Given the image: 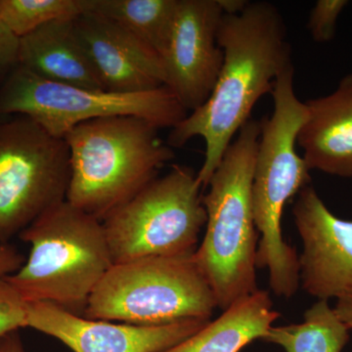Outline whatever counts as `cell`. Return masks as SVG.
<instances>
[{
    "label": "cell",
    "instance_id": "603a6c76",
    "mask_svg": "<svg viewBox=\"0 0 352 352\" xmlns=\"http://www.w3.org/2000/svg\"><path fill=\"white\" fill-rule=\"evenodd\" d=\"M0 352H25L18 331L7 333L0 339Z\"/></svg>",
    "mask_w": 352,
    "mask_h": 352
},
{
    "label": "cell",
    "instance_id": "277c9868",
    "mask_svg": "<svg viewBox=\"0 0 352 352\" xmlns=\"http://www.w3.org/2000/svg\"><path fill=\"white\" fill-rule=\"evenodd\" d=\"M19 237L31 244V252L6 281L25 302L54 303L83 315L92 292L113 264L101 220L65 200Z\"/></svg>",
    "mask_w": 352,
    "mask_h": 352
},
{
    "label": "cell",
    "instance_id": "7402d4cb",
    "mask_svg": "<svg viewBox=\"0 0 352 352\" xmlns=\"http://www.w3.org/2000/svg\"><path fill=\"white\" fill-rule=\"evenodd\" d=\"M24 263V256L13 245L0 244V280L19 270Z\"/></svg>",
    "mask_w": 352,
    "mask_h": 352
},
{
    "label": "cell",
    "instance_id": "ac0fdd59",
    "mask_svg": "<svg viewBox=\"0 0 352 352\" xmlns=\"http://www.w3.org/2000/svg\"><path fill=\"white\" fill-rule=\"evenodd\" d=\"M83 13L82 0H0V21L18 38L38 28Z\"/></svg>",
    "mask_w": 352,
    "mask_h": 352
},
{
    "label": "cell",
    "instance_id": "44dd1931",
    "mask_svg": "<svg viewBox=\"0 0 352 352\" xmlns=\"http://www.w3.org/2000/svg\"><path fill=\"white\" fill-rule=\"evenodd\" d=\"M19 38L0 21V71L11 66H18Z\"/></svg>",
    "mask_w": 352,
    "mask_h": 352
},
{
    "label": "cell",
    "instance_id": "8992f818",
    "mask_svg": "<svg viewBox=\"0 0 352 352\" xmlns=\"http://www.w3.org/2000/svg\"><path fill=\"white\" fill-rule=\"evenodd\" d=\"M197 173L175 166L102 220L113 264L197 249L207 223Z\"/></svg>",
    "mask_w": 352,
    "mask_h": 352
},
{
    "label": "cell",
    "instance_id": "9a60e30c",
    "mask_svg": "<svg viewBox=\"0 0 352 352\" xmlns=\"http://www.w3.org/2000/svg\"><path fill=\"white\" fill-rule=\"evenodd\" d=\"M270 293L258 289L175 346L157 352H240L279 319Z\"/></svg>",
    "mask_w": 352,
    "mask_h": 352
},
{
    "label": "cell",
    "instance_id": "d6986e66",
    "mask_svg": "<svg viewBox=\"0 0 352 352\" xmlns=\"http://www.w3.org/2000/svg\"><path fill=\"white\" fill-rule=\"evenodd\" d=\"M28 303L6 278L0 280V339L27 327Z\"/></svg>",
    "mask_w": 352,
    "mask_h": 352
},
{
    "label": "cell",
    "instance_id": "9c48e42d",
    "mask_svg": "<svg viewBox=\"0 0 352 352\" xmlns=\"http://www.w3.org/2000/svg\"><path fill=\"white\" fill-rule=\"evenodd\" d=\"M222 12L217 0H178L170 39L162 55L166 85L186 111L212 94L223 64L217 43Z\"/></svg>",
    "mask_w": 352,
    "mask_h": 352
},
{
    "label": "cell",
    "instance_id": "6da1fadb",
    "mask_svg": "<svg viewBox=\"0 0 352 352\" xmlns=\"http://www.w3.org/2000/svg\"><path fill=\"white\" fill-rule=\"evenodd\" d=\"M217 43L223 64L212 94L173 127L168 138L170 148L182 147L197 136L205 140V159L197 173L203 188L235 134L251 120L256 102L272 92L278 76L293 64L283 18L270 2H249L239 14H223Z\"/></svg>",
    "mask_w": 352,
    "mask_h": 352
},
{
    "label": "cell",
    "instance_id": "3957f363",
    "mask_svg": "<svg viewBox=\"0 0 352 352\" xmlns=\"http://www.w3.org/2000/svg\"><path fill=\"white\" fill-rule=\"evenodd\" d=\"M159 127L132 116L78 124L64 140L69 153L66 201L100 219L135 196L175 157Z\"/></svg>",
    "mask_w": 352,
    "mask_h": 352
},
{
    "label": "cell",
    "instance_id": "7a4b0ae2",
    "mask_svg": "<svg viewBox=\"0 0 352 352\" xmlns=\"http://www.w3.org/2000/svg\"><path fill=\"white\" fill-rule=\"evenodd\" d=\"M261 132L258 120L245 122L203 195L206 233L194 254L222 311L259 289L252 187Z\"/></svg>",
    "mask_w": 352,
    "mask_h": 352
},
{
    "label": "cell",
    "instance_id": "4fadbf2b",
    "mask_svg": "<svg viewBox=\"0 0 352 352\" xmlns=\"http://www.w3.org/2000/svg\"><path fill=\"white\" fill-rule=\"evenodd\" d=\"M308 117L296 144L310 170L352 177V74L327 96L305 102Z\"/></svg>",
    "mask_w": 352,
    "mask_h": 352
},
{
    "label": "cell",
    "instance_id": "cb8c5ba5",
    "mask_svg": "<svg viewBox=\"0 0 352 352\" xmlns=\"http://www.w3.org/2000/svg\"><path fill=\"white\" fill-rule=\"evenodd\" d=\"M336 314L340 317V320L352 330V298H344L337 300L335 307Z\"/></svg>",
    "mask_w": 352,
    "mask_h": 352
},
{
    "label": "cell",
    "instance_id": "5b68a950",
    "mask_svg": "<svg viewBox=\"0 0 352 352\" xmlns=\"http://www.w3.org/2000/svg\"><path fill=\"white\" fill-rule=\"evenodd\" d=\"M195 251L113 264L92 292L82 316L142 326L212 319L217 298Z\"/></svg>",
    "mask_w": 352,
    "mask_h": 352
},
{
    "label": "cell",
    "instance_id": "2e32d148",
    "mask_svg": "<svg viewBox=\"0 0 352 352\" xmlns=\"http://www.w3.org/2000/svg\"><path fill=\"white\" fill-rule=\"evenodd\" d=\"M83 12L113 21L162 57L175 23L178 0H82Z\"/></svg>",
    "mask_w": 352,
    "mask_h": 352
},
{
    "label": "cell",
    "instance_id": "8fae6325",
    "mask_svg": "<svg viewBox=\"0 0 352 352\" xmlns=\"http://www.w3.org/2000/svg\"><path fill=\"white\" fill-rule=\"evenodd\" d=\"M212 319L160 326L96 320L44 302L28 303L27 327L51 336L74 352H157L200 331Z\"/></svg>",
    "mask_w": 352,
    "mask_h": 352
},
{
    "label": "cell",
    "instance_id": "5bb4252c",
    "mask_svg": "<svg viewBox=\"0 0 352 352\" xmlns=\"http://www.w3.org/2000/svg\"><path fill=\"white\" fill-rule=\"evenodd\" d=\"M74 19L53 21L19 38L18 66L51 82L105 89L76 36Z\"/></svg>",
    "mask_w": 352,
    "mask_h": 352
},
{
    "label": "cell",
    "instance_id": "52a82bcc",
    "mask_svg": "<svg viewBox=\"0 0 352 352\" xmlns=\"http://www.w3.org/2000/svg\"><path fill=\"white\" fill-rule=\"evenodd\" d=\"M25 116L55 138L100 118L132 116L155 126L175 127L187 111L166 87L122 94L51 82L17 66L0 87V116Z\"/></svg>",
    "mask_w": 352,
    "mask_h": 352
},
{
    "label": "cell",
    "instance_id": "d4e9b609",
    "mask_svg": "<svg viewBox=\"0 0 352 352\" xmlns=\"http://www.w3.org/2000/svg\"><path fill=\"white\" fill-rule=\"evenodd\" d=\"M224 15H236L242 12L249 1L245 0H217Z\"/></svg>",
    "mask_w": 352,
    "mask_h": 352
},
{
    "label": "cell",
    "instance_id": "ffe728a7",
    "mask_svg": "<svg viewBox=\"0 0 352 352\" xmlns=\"http://www.w3.org/2000/svg\"><path fill=\"white\" fill-rule=\"evenodd\" d=\"M347 0H318L310 12L308 30L316 43H326L335 38L337 23Z\"/></svg>",
    "mask_w": 352,
    "mask_h": 352
},
{
    "label": "cell",
    "instance_id": "484cf974",
    "mask_svg": "<svg viewBox=\"0 0 352 352\" xmlns=\"http://www.w3.org/2000/svg\"><path fill=\"white\" fill-rule=\"evenodd\" d=\"M10 117H4V116H0V122H4V120H8Z\"/></svg>",
    "mask_w": 352,
    "mask_h": 352
},
{
    "label": "cell",
    "instance_id": "ba28073f",
    "mask_svg": "<svg viewBox=\"0 0 352 352\" xmlns=\"http://www.w3.org/2000/svg\"><path fill=\"white\" fill-rule=\"evenodd\" d=\"M69 153L25 116L0 122V244L66 200Z\"/></svg>",
    "mask_w": 352,
    "mask_h": 352
},
{
    "label": "cell",
    "instance_id": "7c38bea8",
    "mask_svg": "<svg viewBox=\"0 0 352 352\" xmlns=\"http://www.w3.org/2000/svg\"><path fill=\"white\" fill-rule=\"evenodd\" d=\"M74 27L106 90L134 94L166 85L161 57L120 25L83 12L74 19Z\"/></svg>",
    "mask_w": 352,
    "mask_h": 352
},
{
    "label": "cell",
    "instance_id": "30bf717a",
    "mask_svg": "<svg viewBox=\"0 0 352 352\" xmlns=\"http://www.w3.org/2000/svg\"><path fill=\"white\" fill-rule=\"evenodd\" d=\"M293 214L302 243L300 286L318 300L352 298V220L333 214L310 185Z\"/></svg>",
    "mask_w": 352,
    "mask_h": 352
},
{
    "label": "cell",
    "instance_id": "e0dca14e",
    "mask_svg": "<svg viewBox=\"0 0 352 352\" xmlns=\"http://www.w3.org/2000/svg\"><path fill=\"white\" fill-rule=\"evenodd\" d=\"M298 324L270 327L263 342L281 346L286 352H342L351 338V330L328 300H317Z\"/></svg>",
    "mask_w": 352,
    "mask_h": 352
}]
</instances>
